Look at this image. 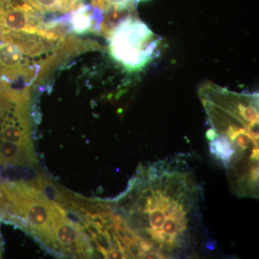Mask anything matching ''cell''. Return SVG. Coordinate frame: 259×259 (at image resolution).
Instances as JSON below:
<instances>
[{
    "instance_id": "7a4b0ae2",
    "label": "cell",
    "mask_w": 259,
    "mask_h": 259,
    "mask_svg": "<svg viewBox=\"0 0 259 259\" xmlns=\"http://www.w3.org/2000/svg\"><path fill=\"white\" fill-rule=\"evenodd\" d=\"M107 37L112 58L128 71L144 69L159 54L160 37L134 17L120 20Z\"/></svg>"
},
{
    "instance_id": "3957f363",
    "label": "cell",
    "mask_w": 259,
    "mask_h": 259,
    "mask_svg": "<svg viewBox=\"0 0 259 259\" xmlns=\"http://www.w3.org/2000/svg\"><path fill=\"white\" fill-rule=\"evenodd\" d=\"M39 13L68 14L79 9L82 0H23Z\"/></svg>"
},
{
    "instance_id": "6da1fadb",
    "label": "cell",
    "mask_w": 259,
    "mask_h": 259,
    "mask_svg": "<svg viewBox=\"0 0 259 259\" xmlns=\"http://www.w3.org/2000/svg\"><path fill=\"white\" fill-rule=\"evenodd\" d=\"M30 90L0 83V166L37 165L31 139Z\"/></svg>"
},
{
    "instance_id": "52a82bcc",
    "label": "cell",
    "mask_w": 259,
    "mask_h": 259,
    "mask_svg": "<svg viewBox=\"0 0 259 259\" xmlns=\"http://www.w3.org/2000/svg\"><path fill=\"white\" fill-rule=\"evenodd\" d=\"M2 252V243H1V236H0V257H1Z\"/></svg>"
},
{
    "instance_id": "5b68a950",
    "label": "cell",
    "mask_w": 259,
    "mask_h": 259,
    "mask_svg": "<svg viewBox=\"0 0 259 259\" xmlns=\"http://www.w3.org/2000/svg\"><path fill=\"white\" fill-rule=\"evenodd\" d=\"M127 255L120 249H112L107 252L105 258H127Z\"/></svg>"
},
{
    "instance_id": "8992f818",
    "label": "cell",
    "mask_w": 259,
    "mask_h": 259,
    "mask_svg": "<svg viewBox=\"0 0 259 259\" xmlns=\"http://www.w3.org/2000/svg\"><path fill=\"white\" fill-rule=\"evenodd\" d=\"M217 136L218 134H216L215 131L212 128L209 129V131H207V134H206V136H207V139L209 141H211L212 140L215 139Z\"/></svg>"
},
{
    "instance_id": "277c9868",
    "label": "cell",
    "mask_w": 259,
    "mask_h": 259,
    "mask_svg": "<svg viewBox=\"0 0 259 259\" xmlns=\"http://www.w3.org/2000/svg\"><path fill=\"white\" fill-rule=\"evenodd\" d=\"M209 151L216 159L228 168L236 150L231 141L224 135H218L215 139L209 143Z\"/></svg>"
}]
</instances>
